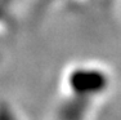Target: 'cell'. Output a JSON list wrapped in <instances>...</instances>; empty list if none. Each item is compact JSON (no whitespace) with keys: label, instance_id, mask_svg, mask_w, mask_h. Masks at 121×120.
I'll list each match as a JSON object with an SVG mask.
<instances>
[{"label":"cell","instance_id":"2","mask_svg":"<svg viewBox=\"0 0 121 120\" xmlns=\"http://www.w3.org/2000/svg\"><path fill=\"white\" fill-rule=\"evenodd\" d=\"M119 4H117V12H119V14H120V17H121V0H119Z\"/></svg>","mask_w":121,"mask_h":120},{"label":"cell","instance_id":"1","mask_svg":"<svg viewBox=\"0 0 121 120\" xmlns=\"http://www.w3.org/2000/svg\"><path fill=\"white\" fill-rule=\"evenodd\" d=\"M113 85L108 65L95 59L76 61L62 70L50 114L53 120H93Z\"/></svg>","mask_w":121,"mask_h":120}]
</instances>
